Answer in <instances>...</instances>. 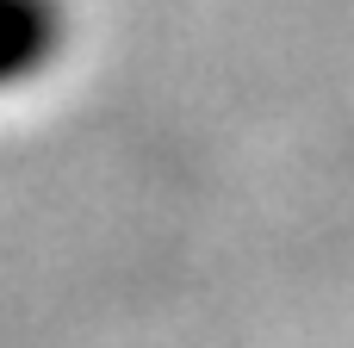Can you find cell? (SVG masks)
Returning <instances> with one entry per match:
<instances>
[{
    "mask_svg": "<svg viewBox=\"0 0 354 348\" xmlns=\"http://www.w3.org/2000/svg\"><path fill=\"white\" fill-rule=\"evenodd\" d=\"M62 50V0H0V93L44 75Z\"/></svg>",
    "mask_w": 354,
    "mask_h": 348,
    "instance_id": "obj_1",
    "label": "cell"
}]
</instances>
